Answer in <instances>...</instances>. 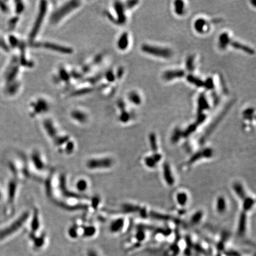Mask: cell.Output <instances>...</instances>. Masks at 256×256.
I'll list each match as a JSON object with an SVG mask.
<instances>
[{
    "label": "cell",
    "instance_id": "13",
    "mask_svg": "<svg viewBox=\"0 0 256 256\" xmlns=\"http://www.w3.org/2000/svg\"><path fill=\"white\" fill-rule=\"evenodd\" d=\"M174 8L175 13L179 16H182L185 13V3L183 1L177 0L174 2Z\"/></svg>",
    "mask_w": 256,
    "mask_h": 256
},
{
    "label": "cell",
    "instance_id": "1",
    "mask_svg": "<svg viewBox=\"0 0 256 256\" xmlns=\"http://www.w3.org/2000/svg\"><path fill=\"white\" fill-rule=\"evenodd\" d=\"M113 160L109 157L91 158L86 163V167L92 171L109 170L113 167Z\"/></svg>",
    "mask_w": 256,
    "mask_h": 256
},
{
    "label": "cell",
    "instance_id": "39",
    "mask_svg": "<svg viewBox=\"0 0 256 256\" xmlns=\"http://www.w3.org/2000/svg\"><path fill=\"white\" fill-rule=\"evenodd\" d=\"M0 47H1V48L4 49V50H7L8 49L7 46L6 45V43H4V41L0 37Z\"/></svg>",
    "mask_w": 256,
    "mask_h": 256
},
{
    "label": "cell",
    "instance_id": "25",
    "mask_svg": "<svg viewBox=\"0 0 256 256\" xmlns=\"http://www.w3.org/2000/svg\"><path fill=\"white\" fill-rule=\"evenodd\" d=\"M254 204V200L251 198H245L243 202V209L247 212L250 210Z\"/></svg>",
    "mask_w": 256,
    "mask_h": 256
},
{
    "label": "cell",
    "instance_id": "20",
    "mask_svg": "<svg viewBox=\"0 0 256 256\" xmlns=\"http://www.w3.org/2000/svg\"><path fill=\"white\" fill-rule=\"evenodd\" d=\"M128 44H129V39H128V34L125 33L120 37V39L118 42V47L121 49L125 50L127 48Z\"/></svg>",
    "mask_w": 256,
    "mask_h": 256
},
{
    "label": "cell",
    "instance_id": "23",
    "mask_svg": "<svg viewBox=\"0 0 256 256\" xmlns=\"http://www.w3.org/2000/svg\"><path fill=\"white\" fill-rule=\"evenodd\" d=\"M177 201L180 206H185L187 202V196L185 192H180L177 195Z\"/></svg>",
    "mask_w": 256,
    "mask_h": 256
},
{
    "label": "cell",
    "instance_id": "41",
    "mask_svg": "<svg viewBox=\"0 0 256 256\" xmlns=\"http://www.w3.org/2000/svg\"><path fill=\"white\" fill-rule=\"evenodd\" d=\"M5 5H6V4H5ZM5 5H4V4L2 2L0 1V8H1V9L4 12H7V7H6Z\"/></svg>",
    "mask_w": 256,
    "mask_h": 256
},
{
    "label": "cell",
    "instance_id": "37",
    "mask_svg": "<svg viewBox=\"0 0 256 256\" xmlns=\"http://www.w3.org/2000/svg\"><path fill=\"white\" fill-rule=\"evenodd\" d=\"M206 118V115H205L203 113H202L198 114L197 121H196V122L195 123H196L197 125H200V124H201L202 123L204 122V121H205Z\"/></svg>",
    "mask_w": 256,
    "mask_h": 256
},
{
    "label": "cell",
    "instance_id": "22",
    "mask_svg": "<svg viewBox=\"0 0 256 256\" xmlns=\"http://www.w3.org/2000/svg\"><path fill=\"white\" fill-rule=\"evenodd\" d=\"M96 233V229L95 227L90 225L86 226L83 229V235L86 237L90 238L94 236Z\"/></svg>",
    "mask_w": 256,
    "mask_h": 256
},
{
    "label": "cell",
    "instance_id": "12",
    "mask_svg": "<svg viewBox=\"0 0 256 256\" xmlns=\"http://www.w3.org/2000/svg\"><path fill=\"white\" fill-rule=\"evenodd\" d=\"M124 220L122 218H118L111 222L109 226L111 232L112 233H117L121 231L124 227Z\"/></svg>",
    "mask_w": 256,
    "mask_h": 256
},
{
    "label": "cell",
    "instance_id": "14",
    "mask_svg": "<svg viewBox=\"0 0 256 256\" xmlns=\"http://www.w3.org/2000/svg\"><path fill=\"white\" fill-rule=\"evenodd\" d=\"M187 81L189 83L197 87H204V81L200 79L196 76H193L192 74H189L187 76Z\"/></svg>",
    "mask_w": 256,
    "mask_h": 256
},
{
    "label": "cell",
    "instance_id": "42",
    "mask_svg": "<svg viewBox=\"0 0 256 256\" xmlns=\"http://www.w3.org/2000/svg\"><path fill=\"white\" fill-rule=\"evenodd\" d=\"M88 256H99L96 252L93 250H90L88 253Z\"/></svg>",
    "mask_w": 256,
    "mask_h": 256
},
{
    "label": "cell",
    "instance_id": "32",
    "mask_svg": "<svg viewBox=\"0 0 256 256\" xmlns=\"http://www.w3.org/2000/svg\"><path fill=\"white\" fill-rule=\"evenodd\" d=\"M78 228L76 225H74L70 227V229L68 231L69 235L71 237V238L72 239H76L78 236Z\"/></svg>",
    "mask_w": 256,
    "mask_h": 256
},
{
    "label": "cell",
    "instance_id": "18",
    "mask_svg": "<svg viewBox=\"0 0 256 256\" xmlns=\"http://www.w3.org/2000/svg\"><path fill=\"white\" fill-rule=\"evenodd\" d=\"M246 227V215L245 213H243L239 218V234L242 235L245 233Z\"/></svg>",
    "mask_w": 256,
    "mask_h": 256
},
{
    "label": "cell",
    "instance_id": "6",
    "mask_svg": "<svg viewBox=\"0 0 256 256\" xmlns=\"http://www.w3.org/2000/svg\"><path fill=\"white\" fill-rule=\"evenodd\" d=\"M32 161L36 169L42 171L46 167L45 163L41 154L38 151H34L32 155Z\"/></svg>",
    "mask_w": 256,
    "mask_h": 256
},
{
    "label": "cell",
    "instance_id": "40",
    "mask_svg": "<svg viewBox=\"0 0 256 256\" xmlns=\"http://www.w3.org/2000/svg\"><path fill=\"white\" fill-rule=\"evenodd\" d=\"M138 3V1H129L128 2V7L129 8H132L135 6L136 4Z\"/></svg>",
    "mask_w": 256,
    "mask_h": 256
},
{
    "label": "cell",
    "instance_id": "5",
    "mask_svg": "<svg viewBox=\"0 0 256 256\" xmlns=\"http://www.w3.org/2000/svg\"><path fill=\"white\" fill-rule=\"evenodd\" d=\"M194 29L199 34H204L209 30V24L203 18H199L194 22Z\"/></svg>",
    "mask_w": 256,
    "mask_h": 256
},
{
    "label": "cell",
    "instance_id": "9",
    "mask_svg": "<svg viewBox=\"0 0 256 256\" xmlns=\"http://www.w3.org/2000/svg\"><path fill=\"white\" fill-rule=\"evenodd\" d=\"M231 42L229 34L224 32L219 35L218 38V46L222 50H225Z\"/></svg>",
    "mask_w": 256,
    "mask_h": 256
},
{
    "label": "cell",
    "instance_id": "24",
    "mask_svg": "<svg viewBox=\"0 0 256 256\" xmlns=\"http://www.w3.org/2000/svg\"><path fill=\"white\" fill-rule=\"evenodd\" d=\"M243 115L245 119L251 121L254 116V109L252 107L247 108L244 111Z\"/></svg>",
    "mask_w": 256,
    "mask_h": 256
},
{
    "label": "cell",
    "instance_id": "35",
    "mask_svg": "<svg viewBox=\"0 0 256 256\" xmlns=\"http://www.w3.org/2000/svg\"><path fill=\"white\" fill-rule=\"evenodd\" d=\"M44 242H45V240H44L43 236L34 239V244H35V247L37 248L41 247V246H42L44 244Z\"/></svg>",
    "mask_w": 256,
    "mask_h": 256
},
{
    "label": "cell",
    "instance_id": "11",
    "mask_svg": "<svg viewBox=\"0 0 256 256\" xmlns=\"http://www.w3.org/2000/svg\"><path fill=\"white\" fill-rule=\"evenodd\" d=\"M230 45L233 47L234 49L242 51L244 52L245 53L249 54V55H251L254 54V50L253 49H252L250 47H248V46L244 45L243 43H241L239 42L233 41V42H231Z\"/></svg>",
    "mask_w": 256,
    "mask_h": 256
},
{
    "label": "cell",
    "instance_id": "27",
    "mask_svg": "<svg viewBox=\"0 0 256 256\" xmlns=\"http://www.w3.org/2000/svg\"><path fill=\"white\" fill-rule=\"evenodd\" d=\"M130 100L135 105H139L141 103V98L140 95L136 92H132L129 94Z\"/></svg>",
    "mask_w": 256,
    "mask_h": 256
},
{
    "label": "cell",
    "instance_id": "30",
    "mask_svg": "<svg viewBox=\"0 0 256 256\" xmlns=\"http://www.w3.org/2000/svg\"><path fill=\"white\" fill-rule=\"evenodd\" d=\"M197 126L198 125L196 123H193L192 125H190L188 128H187L186 130L183 132V135L186 137L190 135L193 132H194L196 130Z\"/></svg>",
    "mask_w": 256,
    "mask_h": 256
},
{
    "label": "cell",
    "instance_id": "29",
    "mask_svg": "<svg viewBox=\"0 0 256 256\" xmlns=\"http://www.w3.org/2000/svg\"><path fill=\"white\" fill-rule=\"evenodd\" d=\"M204 87L206 88L207 90H212L215 88L214 81L212 77H208L207 79L204 81Z\"/></svg>",
    "mask_w": 256,
    "mask_h": 256
},
{
    "label": "cell",
    "instance_id": "31",
    "mask_svg": "<svg viewBox=\"0 0 256 256\" xmlns=\"http://www.w3.org/2000/svg\"><path fill=\"white\" fill-rule=\"evenodd\" d=\"M145 164L146 165L150 168H154L155 167L157 163L154 160L152 157H147L145 158Z\"/></svg>",
    "mask_w": 256,
    "mask_h": 256
},
{
    "label": "cell",
    "instance_id": "19",
    "mask_svg": "<svg viewBox=\"0 0 256 256\" xmlns=\"http://www.w3.org/2000/svg\"><path fill=\"white\" fill-rule=\"evenodd\" d=\"M186 67L187 71L192 72L195 68V56L194 55H189L186 60Z\"/></svg>",
    "mask_w": 256,
    "mask_h": 256
},
{
    "label": "cell",
    "instance_id": "10",
    "mask_svg": "<svg viewBox=\"0 0 256 256\" xmlns=\"http://www.w3.org/2000/svg\"><path fill=\"white\" fill-rule=\"evenodd\" d=\"M163 170H164L163 175H164V178L165 179V181L167 182V183L169 185V186H172L175 183V179L172 175L170 165L167 163H165L164 165Z\"/></svg>",
    "mask_w": 256,
    "mask_h": 256
},
{
    "label": "cell",
    "instance_id": "8",
    "mask_svg": "<svg viewBox=\"0 0 256 256\" xmlns=\"http://www.w3.org/2000/svg\"><path fill=\"white\" fill-rule=\"evenodd\" d=\"M209 109V105L208 101V100L206 98L204 94H201L198 100V114L202 113V111Z\"/></svg>",
    "mask_w": 256,
    "mask_h": 256
},
{
    "label": "cell",
    "instance_id": "38",
    "mask_svg": "<svg viewBox=\"0 0 256 256\" xmlns=\"http://www.w3.org/2000/svg\"><path fill=\"white\" fill-rule=\"evenodd\" d=\"M225 254L227 256H241L239 253L234 251H227Z\"/></svg>",
    "mask_w": 256,
    "mask_h": 256
},
{
    "label": "cell",
    "instance_id": "21",
    "mask_svg": "<svg viewBox=\"0 0 256 256\" xmlns=\"http://www.w3.org/2000/svg\"><path fill=\"white\" fill-rule=\"evenodd\" d=\"M227 208V204L225 199L219 197L216 201V209L219 213H224Z\"/></svg>",
    "mask_w": 256,
    "mask_h": 256
},
{
    "label": "cell",
    "instance_id": "36",
    "mask_svg": "<svg viewBox=\"0 0 256 256\" xmlns=\"http://www.w3.org/2000/svg\"><path fill=\"white\" fill-rule=\"evenodd\" d=\"M136 239L138 241H142L145 239V234L142 230L138 231L136 234Z\"/></svg>",
    "mask_w": 256,
    "mask_h": 256
},
{
    "label": "cell",
    "instance_id": "33",
    "mask_svg": "<svg viewBox=\"0 0 256 256\" xmlns=\"http://www.w3.org/2000/svg\"><path fill=\"white\" fill-rule=\"evenodd\" d=\"M203 214L201 212H196L194 215L192 216V222L193 224H198L199 222L200 221L202 218Z\"/></svg>",
    "mask_w": 256,
    "mask_h": 256
},
{
    "label": "cell",
    "instance_id": "34",
    "mask_svg": "<svg viewBox=\"0 0 256 256\" xmlns=\"http://www.w3.org/2000/svg\"><path fill=\"white\" fill-rule=\"evenodd\" d=\"M181 135H183V132L181 131L179 129H175L172 135V140L174 142H176L180 139Z\"/></svg>",
    "mask_w": 256,
    "mask_h": 256
},
{
    "label": "cell",
    "instance_id": "28",
    "mask_svg": "<svg viewBox=\"0 0 256 256\" xmlns=\"http://www.w3.org/2000/svg\"><path fill=\"white\" fill-rule=\"evenodd\" d=\"M149 140H150V144L151 145L152 151H156L157 150V139H156V136L154 133H151L149 136Z\"/></svg>",
    "mask_w": 256,
    "mask_h": 256
},
{
    "label": "cell",
    "instance_id": "43",
    "mask_svg": "<svg viewBox=\"0 0 256 256\" xmlns=\"http://www.w3.org/2000/svg\"><path fill=\"white\" fill-rule=\"evenodd\" d=\"M0 198H1V193H0Z\"/></svg>",
    "mask_w": 256,
    "mask_h": 256
},
{
    "label": "cell",
    "instance_id": "4",
    "mask_svg": "<svg viewBox=\"0 0 256 256\" xmlns=\"http://www.w3.org/2000/svg\"><path fill=\"white\" fill-rule=\"evenodd\" d=\"M185 76V72L183 70H167L165 71L163 74V79L165 81H171L175 79L181 78Z\"/></svg>",
    "mask_w": 256,
    "mask_h": 256
},
{
    "label": "cell",
    "instance_id": "15",
    "mask_svg": "<svg viewBox=\"0 0 256 256\" xmlns=\"http://www.w3.org/2000/svg\"><path fill=\"white\" fill-rule=\"evenodd\" d=\"M233 188H234V192H235V193L237 194V195L239 196V198L243 200L246 198L244 189L243 188V186L240 183H235L233 186Z\"/></svg>",
    "mask_w": 256,
    "mask_h": 256
},
{
    "label": "cell",
    "instance_id": "3",
    "mask_svg": "<svg viewBox=\"0 0 256 256\" xmlns=\"http://www.w3.org/2000/svg\"><path fill=\"white\" fill-rule=\"evenodd\" d=\"M29 217V213L26 212L20 216L17 220L14 222L9 227L0 231V239H5L9 235L16 232L27 221Z\"/></svg>",
    "mask_w": 256,
    "mask_h": 256
},
{
    "label": "cell",
    "instance_id": "7",
    "mask_svg": "<svg viewBox=\"0 0 256 256\" xmlns=\"http://www.w3.org/2000/svg\"><path fill=\"white\" fill-rule=\"evenodd\" d=\"M231 106H232V103H229V104L227 105V106L225 107V109H224V111H222L221 113L219 115V116L216 118L214 122L212 123V124L210 125L209 128H208V129L206 132V135H209L210 134H211V132L214 130V129L219 124V123L221 121L222 119L224 118V117L225 116L226 113L229 111V109L231 107Z\"/></svg>",
    "mask_w": 256,
    "mask_h": 256
},
{
    "label": "cell",
    "instance_id": "16",
    "mask_svg": "<svg viewBox=\"0 0 256 256\" xmlns=\"http://www.w3.org/2000/svg\"><path fill=\"white\" fill-rule=\"evenodd\" d=\"M76 187L79 192H86L88 188V183L86 179H81L76 182Z\"/></svg>",
    "mask_w": 256,
    "mask_h": 256
},
{
    "label": "cell",
    "instance_id": "2",
    "mask_svg": "<svg viewBox=\"0 0 256 256\" xmlns=\"http://www.w3.org/2000/svg\"><path fill=\"white\" fill-rule=\"evenodd\" d=\"M142 51L148 55L161 58H170L173 55L171 49L163 47H157L148 44H144L141 47Z\"/></svg>",
    "mask_w": 256,
    "mask_h": 256
},
{
    "label": "cell",
    "instance_id": "26",
    "mask_svg": "<svg viewBox=\"0 0 256 256\" xmlns=\"http://www.w3.org/2000/svg\"><path fill=\"white\" fill-rule=\"evenodd\" d=\"M40 225V222H39V215H37V212H35V215L33 217V221L32 222V229L33 231V233H35L36 231H37Z\"/></svg>",
    "mask_w": 256,
    "mask_h": 256
},
{
    "label": "cell",
    "instance_id": "17",
    "mask_svg": "<svg viewBox=\"0 0 256 256\" xmlns=\"http://www.w3.org/2000/svg\"><path fill=\"white\" fill-rule=\"evenodd\" d=\"M16 191V183L14 181H11L8 185V200L9 202H12L15 198Z\"/></svg>",
    "mask_w": 256,
    "mask_h": 256
}]
</instances>
